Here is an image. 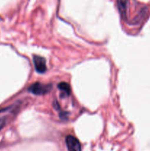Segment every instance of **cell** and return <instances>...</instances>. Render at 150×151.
<instances>
[{
	"instance_id": "cell-1",
	"label": "cell",
	"mask_w": 150,
	"mask_h": 151,
	"mask_svg": "<svg viewBox=\"0 0 150 151\" xmlns=\"http://www.w3.org/2000/svg\"><path fill=\"white\" fill-rule=\"evenodd\" d=\"M52 88V85L51 84H42L41 83H35L32 84L28 88V91L35 95H42L49 92Z\"/></svg>"
},
{
	"instance_id": "cell-2",
	"label": "cell",
	"mask_w": 150,
	"mask_h": 151,
	"mask_svg": "<svg viewBox=\"0 0 150 151\" xmlns=\"http://www.w3.org/2000/svg\"><path fill=\"white\" fill-rule=\"evenodd\" d=\"M33 63L35 71L38 73L43 74L46 71V63L45 58L38 55H34Z\"/></svg>"
},
{
	"instance_id": "cell-3",
	"label": "cell",
	"mask_w": 150,
	"mask_h": 151,
	"mask_svg": "<svg viewBox=\"0 0 150 151\" xmlns=\"http://www.w3.org/2000/svg\"><path fill=\"white\" fill-rule=\"evenodd\" d=\"M66 143L69 151H81V145L79 140L73 136H68L66 138Z\"/></svg>"
},
{
	"instance_id": "cell-4",
	"label": "cell",
	"mask_w": 150,
	"mask_h": 151,
	"mask_svg": "<svg viewBox=\"0 0 150 151\" xmlns=\"http://www.w3.org/2000/svg\"><path fill=\"white\" fill-rule=\"evenodd\" d=\"M129 0H117V5L121 17L125 18L127 12Z\"/></svg>"
},
{
	"instance_id": "cell-5",
	"label": "cell",
	"mask_w": 150,
	"mask_h": 151,
	"mask_svg": "<svg viewBox=\"0 0 150 151\" xmlns=\"http://www.w3.org/2000/svg\"><path fill=\"white\" fill-rule=\"evenodd\" d=\"M58 88L60 91H61V96L62 97H69L71 94V87L67 83L62 82L58 84Z\"/></svg>"
},
{
	"instance_id": "cell-6",
	"label": "cell",
	"mask_w": 150,
	"mask_h": 151,
	"mask_svg": "<svg viewBox=\"0 0 150 151\" xmlns=\"http://www.w3.org/2000/svg\"><path fill=\"white\" fill-rule=\"evenodd\" d=\"M4 124H5V119H4V118H1V119H0V130H1L3 127H4Z\"/></svg>"
}]
</instances>
